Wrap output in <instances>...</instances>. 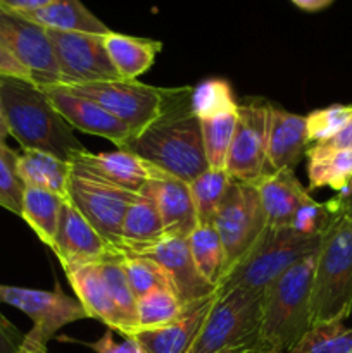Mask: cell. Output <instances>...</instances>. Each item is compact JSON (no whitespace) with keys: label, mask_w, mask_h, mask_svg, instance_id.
<instances>
[{"label":"cell","mask_w":352,"mask_h":353,"mask_svg":"<svg viewBox=\"0 0 352 353\" xmlns=\"http://www.w3.org/2000/svg\"><path fill=\"white\" fill-rule=\"evenodd\" d=\"M192 88L179 86L157 119L130 138L123 150L145 159L162 172L192 183L209 169L200 121L190 105Z\"/></svg>","instance_id":"6da1fadb"},{"label":"cell","mask_w":352,"mask_h":353,"mask_svg":"<svg viewBox=\"0 0 352 353\" xmlns=\"http://www.w3.org/2000/svg\"><path fill=\"white\" fill-rule=\"evenodd\" d=\"M0 97L9 137L23 150L45 152L69 164L86 150L40 86L0 76Z\"/></svg>","instance_id":"7a4b0ae2"},{"label":"cell","mask_w":352,"mask_h":353,"mask_svg":"<svg viewBox=\"0 0 352 353\" xmlns=\"http://www.w3.org/2000/svg\"><path fill=\"white\" fill-rule=\"evenodd\" d=\"M324 231L311 290V327L352 316V196Z\"/></svg>","instance_id":"3957f363"},{"label":"cell","mask_w":352,"mask_h":353,"mask_svg":"<svg viewBox=\"0 0 352 353\" xmlns=\"http://www.w3.org/2000/svg\"><path fill=\"white\" fill-rule=\"evenodd\" d=\"M316 257L317 252L304 257L262 292L261 353H289L311 330V290Z\"/></svg>","instance_id":"277c9868"},{"label":"cell","mask_w":352,"mask_h":353,"mask_svg":"<svg viewBox=\"0 0 352 353\" xmlns=\"http://www.w3.org/2000/svg\"><path fill=\"white\" fill-rule=\"evenodd\" d=\"M261 302L259 292L217 290L216 302L188 353H261Z\"/></svg>","instance_id":"5b68a950"},{"label":"cell","mask_w":352,"mask_h":353,"mask_svg":"<svg viewBox=\"0 0 352 353\" xmlns=\"http://www.w3.org/2000/svg\"><path fill=\"white\" fill-rule=\"evenodd\" d=\"M321 238L323 236H304L290 226H268L257 243L223 276L216 288H238L262 293L292 265L317 252Z\"/></svg>","instance_id":"8992f818"},{"label":"cell","mask_w":352,"mask_h":353,"mask_svg":"<svg viewBox=\"0 0 352 353\" xmlns=\"http://www.w3.org/2000/svg\"><path fill=\"white\" fill-rule=\"evenodd\" d=\"M69 92L93 100L131 131V138L144 131L164 110L178 88H159L137 79L59 85Z\"/></svg>","instance_id":"52a82bcc"},{"label":"cell","mask_w":352,"mask_h":353,"mask_svg":"<svg viewBox=\"0 0 352 353\" xmlns=\"http://www.w3.org/2000/svg\"><path fill=\"white\" fill-rule=\"evenodd\" d=\"M224 248V274L245 257L268 228L264 207L254 183H231L214 219ZM223 274V276H224ZM223 279V278H221Z\"/></svg>","instance_id":"ba28073f"},{"label":"cell","mask_w":352,"mask_h":353,"mask_svg":"<svg viewBox=\"0 0 352 353\" xmlns=\"http://www.w3.org/2000/svg\"><path fill=\"white\" fill-rule=\"evenodd\" d=\"M0 303L16 307L33 323L30 333L24 334L23 345L35 350H47V345L68 324L88 319L78 299L68 296L59 285L54 292L21 288L0 283Z\"/></svg>","instance_id":"9c48e42d"},{"label":"cell","mask_w":352,"mask_h":353,"mask_svg":"<svg viewBox=\"0 0 352 353\" xmlns=\"http://www.w3.org/2000/svg\"><path fill=\"white\" fill-rule=\"evenodd\" d=\"M138 196H140L138 192H131L113 183L93 178L71 165L68 199L102 234L104 240L114 248V252L119 245V231L124 214Z\"/></svg>","instance_id":"30bf717a"},{"label":"cell","mask_w":352,"mask_h":353,"mask_svg":"<svg viewBox=\"0 0 352 353\" xmlns=\"http://www.w3.org/2000/svg\"><path fill=\"white\" fill-rule=\"evenodd\" d=\"M269 103L252 99L238 103V119L226 157V172L242 183H255L266 172Z\"/></svg>","instance_id":"8fae6325"},{"label":"cell","mask_w":352,"mask_h":353,"mask_svg":"<svg viewBox=\"0 0 352 353\" xmlns=\"http://www.w3.org/2000/svg\"><path fill=\"white\" fill-rule=\"evenodd\" d=\"M47 33L61 72L59 85H83L119 79V74L107 55L104 34L55 30H47Z\"/></svg>","instance_id":"7c38bea8"},{"label":"cell","mask_w":352,"mask_h":353,"mask_svg":"<svg viewBox=\"0 0 352 353\" xmlns=\"http://www.w3.org/2000/svg\"><path fill=\"white\" fill-rule=\"evenodd\" d=\"M0 41L30 72L40 88L61 83L57 59L45 28L0 10Z\"/></svg>","instance_id":"4fadbf2b"},{"label":"cell","mask_w":352,"mask_h":353,"mask_svg":"<svg viewBox=\"0 0 352 353\" xmlns=\"http://www.w3.org/2000/svg\"><path fill=\"white\" fill-rule=\"evenodd\" d=\"M50 250L57 255L62 269L119 259L114 248L69 199H66L61 207L57 234Z\"/></svg>","instance_id":"5bb4252c"},{"label":"cell","mask_w":352,"mask_h":353,"mask_svg":"<svg viewBox=\"0 0 352 353\" xmlns=\"http://www.w3.org/2000/svg\"><path fill=\"white\" fill-rule=\"evenodd\" d=\"M41 90L47 93L50 102L54 103L57 112L64 117L66 123L75 130L93 134V137L106 138V140L113 141L117 148H123L130 141L131 131L117 117L107 112L102 105L93 100L76 95L59 85L43 86Z\"/></svg>","instance_id":"9a60e30c"},{"label":"cell","mask_w":352,"mask_h":353,"mask_svg":"<svg viewBox=\"0 0 352 353\" xmlns=\"http://www.w3.org/2000/svg\"><path fill=\"white\" fill-rule=\"evenodd\" d=\"M71 165L93 178L138 193L148 181L166 176V172L155 168L154 164L123 148L113 152H99V154L83 150L81 154L76 155Z\"/></svg>","instance_id":"2e32d148"},{"label":"cell","mask_w":352,"mask_h":353,"mask_svg":"<svg viewBox=\"0 0 352 353\" xmlns=\"http://www.w3.org/2000/svg\"><path fill=\"white\" fill-rule=\"evenodd\" d=\"M138 255L152 259L162 265V269L171 278L173 288L183 305H190L216 292V286L200 276L190 254L186 238H162L161 241L145 248Z\"/></svg>","instance_id":"e0dca14e"},{"label":"cell","mask_w":352,"mask_h":353,"mask_svg":"<svg viewBox=\"0 0 352 353\" xmlns=\"http://www.w3.org/2000/svg\"><path fill=\"white\" fill-rule=\"evenodd\" d=\"M140 193L154 200L166 238H188L199 226L190 183L166 174L164 178L148 181Z\"/></svg>","instance_id":"ac0fdd59"},{"label":"cell","mask_w":352,"mask_h":353,"mask_svg":"<svg viewBox=\"0 0 352 353\" xmlns=\"http://www.w3.org/2000/svg\"><path fill=\"white\" fill-rule=\"evenodd\" d=\"M216 292L206 299L186 305L185 312L173 323L155 330H141L133 334L144 353H188L195 341L197 334L202 330V324L214 305Z\"/></svg>","instance_id":"d6986e66"},{"label":"cell","mask_w":352,"mask_h":353,"mask_svg":"<svg viewBox=\"0 0 352 353\" xmlns=\"http://www.w3.org/2000/svg\"><path fill=\"white\" fill-rule=\"evenodd\" d=\"M307 147L306 116L269 105L266 172L293 171Z\"/></svg>","instance_id":"ffe728a7"},{"label":"cell","mask_w":352,"mask_h":353,"mask_svg":"<svg viewBox=\"0 0 352 353\" xmlns=\"http://www.w3.org/2000/svg\"><path fill=\"white\" fill-rule=\"evenodd\" d=\"M254 185L264 207L269 228L290 226L297 209L313 199L293 171L266 172Z\"/></svg>","instance_id":"44dd1931"},{"label":"cell","mask_w":352,"mask_h":353,"mask_svg":"<svg viewBox=\"0 0 352 353\" xmlns=\"http://www.w3.org/2000/svg\"><path fill=\"white\" fill-rule=\"evenodd\" d=\"M64 272L88 319H97L106 324L107 330L116 331L119 334L123 333L121 319L107 290L100 262L71 265V268H66Z\"/></svg>","instance_id":"7402d4cb"},{"label":"cell","mask_w":352,"mask_h":353,"mask_svg":"<svg viewBox=\"0 0 352 353\" xmlns=\"http://www.w3.org/2000/svg\"><path fill=\"white\" fill-rule=\"evenodd\" d=\"M166 238L161 216L154 200L145 193H140L137 200L128 207L119 231V245L116 254L138 255L145 248L152 247Z\"/></svg>","instance_id":"603a6c76"},{"label":"cell","mask_w":352,"mask_h":353,"mask_svg":"<svg viewBox=\"0 0 352 353\" xmlns=\"http://www.w3.org/2000/svg\"><path fill=\"white\" fill-rule=\"evenodd\" d=\"M104 45L121 79H137L147 72L162 50V41L130 37L116 31L104 34Z\"/></svg>","instance_id":"cb8c5ba5"},{"label":"cell","mask_w":352,"mask_h":353,"mask_svg":"<svg viewBox=\"0 0 352 353\" xmlns=\"http://www.w3.org/2000/svg\"><path fill=\"white\" fill-rule=\"evenodd\" d=\"M17 17H23L45 30L92 34H107L110 31L107 24L83 6L81 0H52L48 6L19 14Z\"/></svg>","instance_id":"d4e9b609"},{"label":"cell","mask_w":352,"mask_h":353,"mask_svg":"<svg viewBox=\"0 0 352 353\" xmlns=\"http://www.w3.org/2000/svg\"><path fill=\"white\" fill-rule=\"evenodd\" d=\"M17 178L23 186L41 188L68 199V185L71 178V164L38 150H23L16 161Z\"/></svg>","instance_id":"484cf974"},{"label":"cell","mask_w":352,"mask_h":353,"mask_svg":"<svg viewBox=\"0 0 352 353\" xmlns=\"http://www.w3.org/2000/svg\"><path fill=\"white\" fill-rule=\"evenodd\" d=\"M66 199L41 188L24 186L21 217L35 231L41 243L52 248L59 226V214Z\"/></svg>","instance_id":"4316f807"},{"label":"cell","mask_w":352,"mask_h":353,"mask_svg":"<svg viewBox=\"0 0 352 353\" xmlns=\"http://www.w3.org/2000/svg\"><path fill=\"white\" fill-rule=\"evenodd\" d=\"M190 254L199 269L200 276L213 286L219 285L224 274V248L219 233L214 224H199L193 233L186 238Z\"/></svg>","instance_id":"83f0119b"},{"label":"cell","mask_w":352,"mask_h":353,"mask_svg":"<svg viewBox=\"0 0 352 353\" xmlns=\"http://www.w3.org/2000/svg\"><path fill=\"white\" fill-rule=\"evenodd\" d=\"M309 192L331 188L338 195H347L352 181V150H338L320 157L307 159Z\"/></svg>","instance_id":"f1b7e54d"},{"label":"cell","mask_w":352,"mask_h":353,"mask_svg":"<svg viewBox=\"0 0 352 353\" xmlns=\"http://www.w3.org/2000/svg\"><path fill=\"white\" fill-rule=\"evenodd\" d=\"M233 178L226 169H207L190 183L193 205L197 210L199 224H214L216 214L230 190Z\"/></svg>","instance_id":"f546056e"},{"label":"cell","mask_w":352,"mask_h":353,"mask_svg":"<svg viewBox=\"0 0 352 353\" xmlns=\"http://www.w3.org/2000/svg\"><path fill=\"white\" fill-rule=\"evenodd\" d=\"M186 305L173 290L154 288L137 299L138 331L155 330L178 319L185 312Z\"/></svg>","instance_id":"4dcf8cb0"},{"label":"cell","mask_w":352,"mask_h":353,"mask_svg":"<svg viewBox=\"0 0 352 353\" xmlns=\"http://www.w3.org/2000/svg\"><path fill=\"white\" fill-rule=\"evenodd\" d=\"M190 105L197 119H213L226 112L238 109V102L233 97V90L226 79H206L192 88Z\"/></svg>","instance_id":"1f68e13d"},{"label":"cell","mask_w":352,"mask_h":353,"mask_svg":"<svg viewBox=\"0 0 352 353\" xmlns=\"http://www.w3.org/2000/svg\"><path fill=\"white\" fill-rule=\"evenodd\" d=\"M237 119L238 109L233 112L223 114V116L213 117V119L200 121L204 154H206L207 164L211 169L226 168L228 150H230L231 140H233Z\"/></svg>","instance_id":"d6a6232c"},{"label":"cell","mask_w":352,"mask_h":353,"mask_svg":"<svg viewBox=\"0 0 352 353\" xmlns=\"http://www.w3.org/2000/svg\"><path fill=\"white\" fill-rule=\"evenodd\" d=\"M345 321L314 326L289 353H352V326Z\"/></svg>","instance_id":"836d02e7"},{"label":"cell","mask_w":352,"mask_h":353,"mask_svg":"<svg viewBox=\"0 0 352 353\" xmlns=\"http://www.w3.org/2000/svg\"><path fill=\"white\" fill-rule=\"evenodd\" d=\"M119 264L135 299H140L154 288H169L175 292L168 272L152 259L140 257V255H121Z\"/></svg>","instance_id":"e575fe53"},{"label":"cell","mask_w":352,"mask_h":353,"mask_svg":"<svg viewBox=\"0 0 352 353\" xmlns=\"http://www.w3.org/2000/svg\"><path fill=\"white\" fill-rule=\"evenodd\" d=\"M340 195L323 203L311 199L297 209V212L293 214L292 223H290V228L299 234H304V236H323L324 231L330 228L331 221L340 212Z\"/></svg>","instance_id":"d590c367"},{"label":"cell","mask_w":352,"mask_h":353,"mask_svg":"<svg viewBox=\"0 0 352 353\" xmlns=\"http://www.w3.org/2000/svg\"><path fill=\"white\" fill-rule=\"evenodd\" d=\"M352 117V103H333V105L316 109L306 116L307 141L330 140L338 133Z\"/></svg>","instance_id":"8d00e7d4"},{"label":"cell","mask_w":352,"mask_h":353,"mask_svg":"<svg viewBox=\"0 0 352 353\" xmlns=\"http://www.w3.org/2000/svg\"><path fill=\"white\" fill-rule=\"evenodd\" d=\"M17 154L7 145H0V207L21 217L24 186L16 172Z\"/></svg>","instance_id":"74e56055"},{"label":"cell","mask_w":352,"mask_h":353,"mask_svg":"<svg viewBox=\"0 0 352 353\" xmlns=\"http://www.w3.org/2000/svg\"><path fill=\"white\" fill-rule=\"evenodd\" d=\"M338 150H352V117L349 119V123L338 131L335 137H331L330 140L317 141V143H311L307 147L306 155L307 159L311 157H320V155L331 154V152Z\"/></svg>","instance_id":"f35d334b"},{"label":"cell","mask_w":352,"mask_h":353,"mask_svg":"<svg viewBox=\"0 0 352 353\" xmlns=\"http://www.w3.org/2000/svg\"><path fill=\"white\" fill-rule=\"evenodd\" d=\"M83 345L95 353H144L133 336H124L123 341H116L110 330H107L97 341Z\"/></svg>","instance_id":"ab89813d"},{"label":"cell","mask_w":352,"mask_h":353,"mask_svg":"<svg viewBox=\"0 0 352 353\" xmlns=\"http://www.w3.org/2000/svg\"><path fill=\"white\" fill-rule=\"evenodd\" d=\"M24 341V334L0 312V353H17Z\"/></svg>","instance_id":"60d3db41"},{"label":"cell","mask_w":352,"mask_h":353,"mask_svg":"<svg viewBox=\"0 0 352 353\" xmlns=\"http://www.w3.org/2000/svg\"><path fill=\"white\" fill-rule=\"evenodd\" d=\"M0 76H3V78L24 79V81L31 83L30 72H28L26 68L10 54V50L2 43V41H0Z\"/></svg>","instance_id":"b9f144b4"},{"label":"cell","mask_w":352,"mask_h":353,"mask_svg":"<svg viewBox=\"0 0 352 353\" xmlns=\"http://www.w3.org/2000/svg\"><path fill=\"white\" fill-rule=\"evenodd\" d=\"M52 0H0V10L7 14H19L31 12V10L41 9V7L48 6Z\"/></svg>","instance_id":"7bdbcfd3"},{"label":"cell","mask_w":352,"mask_h":353,"mask_svg":"<svg viewBox=\"0 0 352 353\" xmlns=\"http://www.w3.org/2000/svg\"><path fill=\"white\" fill-rule=\"evenodd\" d=\"M290 2L306 12H320V10L328 9L335 0H290Z\"/></svg>","instance_id":"ee69618b"},{"label":"cell","mask_w":352,"mask_h":353,"mask_svg":"<svg viewBox=\"0 0 352 353\" xmlns=\"http://www.w3.org/2000/svg\"><path fill=\"white\" fill-rule=\"evenodd\" d=\"M7 137H9V130H7L6 116H3V105H2V97H0V145H6Z\"/></svg>","instance_id":"f6af8a7d"},{"label":"cell","mask_w":352,"mask_h":353,"mask_svg":"<svg viewBox=\"0 0 352 353\" xmlns=\"http://www.w3.org/2000/svg\"><path fill=\"white\" fill-rule=\"evenodd\" d=\"M17 353H48V350H35V348H28L24 345H21L19 352Z\"/></svg>","instance_id":"bcb514c9"},{"label":"cell","mask_w":352,"mask_h":353,"mask_svg":"<svg viewBox=\"0 0 352 353\" xmlns=\"http://www.w3.org/2000/svg\"><path fill=\"white\" fill-rule=\"evenodd\" d=\"M345 196H352V181H351V185H349V192H347V195Z\"/></svg>","instance_id":"7dc6e473"}]
</instances>
